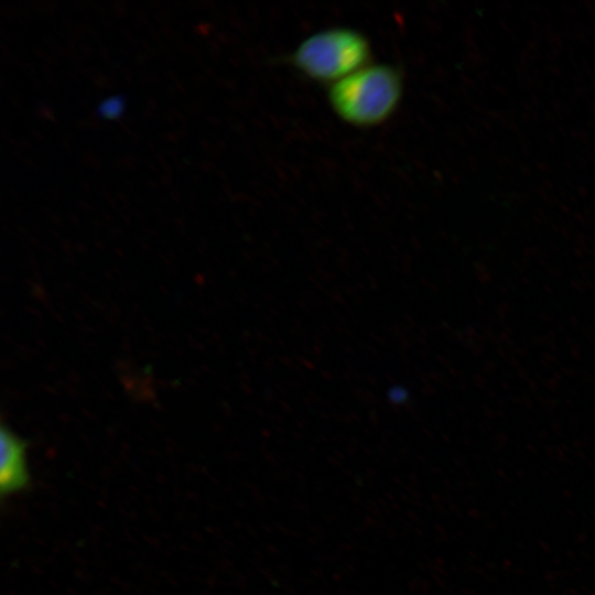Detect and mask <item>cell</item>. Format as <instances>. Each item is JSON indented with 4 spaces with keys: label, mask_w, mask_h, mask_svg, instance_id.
Returning <instances> with one entry per match:
<instances>
[{
    "label": "cell",
    "mask_w": 595,
    "mask_h": 595,
    "mask_svg": "<svg viewBox=\"0 0 595 595\" xmlns=\"http://www.w3.org/2000/svg\"><path fill=\"white\" fill-rule=\"evenodd\" d=\"M403 91L401 72L389 64H371L331 85L328 101L345 122L367 128L385 122Z\"/></svg>",
    "instance_id": "1"
},
{
    "label": "cell",
    "mask_w": 595,
    "mask_h": 595,
    "mask_svg": "<svg viewBox=\"0 0 595 595\" xmlns=\"http://www.w3.org/2000/svg\"><path fill=\"white\" fill-rule=\"evenodd\" d=\"M370 56V43L359 31L331 28L303 40L291 62L311 79L332 85L368 65Z\"/></svg>",
    "instance_id": "2"
},
{
    "label": "cell",
    "mask_w": 595,
    "mask_h": 595,
    "mask_svg": "<svg viewBox=\"0 0 595 595\" xmlns=\"http://www.w3.org/2000/svg\"><path fill=\"white\" fill-rule=\"evenodd\" d=\"M0 490L2 496L26 488L30 473L26 463V442L6 426L0 434Z\"/></svg>",
    "instance_id": "3"
},
{
    "label": "cell",
    "mask_w": 595,
    "mask_h": 595,
    "mask_svg": "<svg viewBox=\"0 0 595 595\" xmlns=\"http://www.w3.org/2000/svg\"><path fill=\"white\" fill-rule=\"evenodd\" d=\"M125 110V96L112 95L102 99L96 107V115L102 119H117Z\"/></svg>",
    "instance_id": "4"
}]
</instances>
